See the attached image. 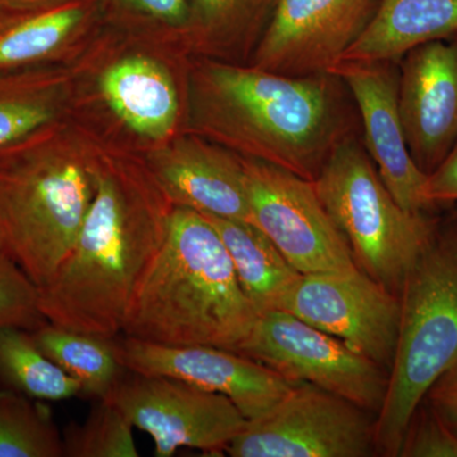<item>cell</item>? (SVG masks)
Here are the masks:
<instances>
[{
	"label": "cell",
	"instance_id": "1",
	"mask_svg": "<svg viewBox=\"0 0 457 457\" xmlns=\"http://www.w3.org/2000/svg\"><path fill=\"white\" fill-rule=\"evenodd\" d=\"M359 123L350 90L330 71L288 77L201 57L188 71L189 132L311 182Z\"/></svg>",
	"mask_w": 457,
	"mask_h": 457
},
{
	"label": "cell",
	"instance_id": "2",
	"mask_svg": "<svg viewBox=\"0 0 457 457\" xmlns=\"http://www.w3.org/2000/svg\"><path fill=\"white\" fill-rule=\"evenodd\" d=\"M174 206L145 156L101 147L97 189L71 253L40 290L50 323L121 335L132 295L161 252Z\"/></svg>",
	"mask_w": 457,
	"mask_h": 457
},
{
	"label": "cell",
	"instance_id": "3",
	"mask_svg": "<svg viewBox=\"0 0 457 457\" xmlns=\"http://www.w3.org/2000/svg\"><path fill=\"white\" fill-rule=\"evenodd\" d=\"M257 318L212 222L174 207L164 245L132 295L121 335L237 352Z\"/></svg>",
	"mask_w": 457,
	"mask_h": 457
},
{
	"label": "cell",
	"instance_id": "4",
	"mask_svg": "<svg viewBox=\"0 0 457 457\" xmlns=\"http://www.w3.org/2000/svg\"><path fill=\"white\" fill-rule=\"evenodd\" d=\"M101 147L64 117L0 149V251L38 288L77 240L97 189Z\"/></svg>",
	"mask_w": 457,
	"mask_h": 457
},
{
	"label": "cell",
	"instance_id": "5",
	"mask_svg": "<svg viewBox=\"0 0 457 457\" xmlns=\"http://www.w3.org/2000/svg\"><path fill=\"white\" fill-rule=\"evenodd\" d=\"M399 297L398 342L374 422L376 451L390 457L432 385L457 362V212L437 218Z\"/></svg>",
	"mask_w": 457,
	"mask_h": 457
},
{
	"label": "cell",
	"instance_id": "6",
	"mask_svg": "<svg viewBox=\"0 0 457 457\" xmlns=\"http://www.w3.org/2000/svg\"><path fill=\"white\" fill-rule=\"evenodd\" d=\"M314 186L357 267L399 295L437 218L400 206L359 137L337 147Z\"/></svg>",
	"mask_w": 457,
	"mask_h": 457
},
{
	"label": "cell",
	"instance_id": "7",
	"mask_svg": "<svg viewBox=\"0 0 457 457\" xmlns=\"http://www.w3.org/2000/svg\"><path fill=\"white\" fill-rule=\"evenodd\" d=\"M237 353L257 361L290 383H308L378 413L386 393L383 368L336 337L288 312L258 315Z\"/></svg>",
	"mask_w": 457,
	"mask_h": 457
},
{
	"label": "cell",
	"instance_id": "8",
	"mask_svg": "<svg viewBox=\"0 0 457 457\" xmlns=\"http://www.w3.org/2000/svg\"><path fill=\"white\" fill-rule=\"evenodd\" d=\"M366 411L315 385L296 383L266 414L246 420L227 453L233 457L371 456L374 423Z\"/></svg>",
	"mask_w": 457,
	"mask_h": 457
},
{
	"label": "cell",
	"instance_id": "9",
	"mask_svg": "<svg viewBox=\"0 0 457 457\" xmlns=\"http://www.w3.org/2000/svg\"><path fill=\"white\" fill-rule=\"evenodd\" d=\"M242 158L252 224L300 273L359 269L314 182L255 159Z\"/></svg>",
	"mask_w": 457,
	"mask_h": 457
},
{
	"label": "cell",
	"instance_id": "10",
	"mask_svg": "<svg viewBox=\"0 0 457 457\" xmlns=\"http://www.w3.org/2000/svg\"><path fill=\"white\" fill-rule=\"evenodd\" d=\"M104 400L153 438L156 457L173 456L180 447L227 453L246 423L227 396L168 376L126 370Z\"/></svg>",
	"mask_w": 457,
	"mask_h": 457
},
{
	"label": "cell",
	"instance_id": "11",
	"mask_svg": "<svg viewBox=\"0 0 457 457\" xmlns=\"http://www.w3.org/2000/svg\"><path fill=\"white\" fill-rule=\"evenodd\" d=\"M278 311L336 337L389 374L398 342L400 297L363 270L300 273Z\"/></svg>",
	"mask_w": 457,
	"mask_h": 457
},
{
	"label": "cell",
	"instance_id": "12",
	"mask_svg": "<svg viewBox=\"0 0 457 457\" xmlns=\"http://www.w3.org/2000/svg\"><path fill=\"white\" fill-rule=\"evenodd\" d=\"M114 348L129 371L168 376L221 394L246 420L266 414L294 386L257 361L212 345H161L117 336Z\"/></svg>",
	"mask_w": 457,
	"mask_h": 457
},
{
	"label": "cell",
	"instance_id": "13",
	"mask_svg": "<svg viewBox=\"0 0 457 457\" xmlns=\"http://www.w3.org/2000/svg\"><path fill=\"white\" fill-rule=\"evenodd\" d=\"M378 0H278L249 65L288 77L327 73L365 31Z\"/></svg>",
	"mask_w": 457,
	"mask_h": 457
},
{
	"label": "cell",
	"instance_id": "14",
	"mask_svg": "<svg viewBox=\"0 0 457 457\" xmlns=\"http://www.w3.org/2000/svg\"><path fill=\"white\" fill-rule=\"evenodd\" d=\"M329 71L350 90L363 146L394 198L409 212H432L423 197L427 176L411 159L400 119L399 62L342 60Z\"/></svg>",
	"mask_w": 457,
	"mask_h": 457
},
{
	"label": "cell",
	"instance_id": "15",
	"mask_svg": "<svg viewBox=\"0 0 457 457\" xmlns=\"http://www.w3.org/2000/svg\"><path fill=\"white\" fill-rule=\"evenodd\" d=\"M398 104L409 153L428 176L457 141V35L402 57Z\"/></svg>",
	"mask_w": 457,
	"mask_h": 457
},
{
	"label": "cell",
	"instance_id": "16",
	"mask_svg": "<svg viewBox=\"0 0 457 457\" xmlns=\"http://www.w3.org/2000/svg\"><path fill=\"white\" fill-rule=\"evenodd\" d=\"M144 156L174 207L252 224L240 155L188 131Z\"/></svg>",
	"mask_w": 457,
	"mask_h": 457
},
{
	"label": "cell",
	"instance_id": "17",
	"mask_svg": "<svg viewBox=\"0 0 457 457\" xmlns=\"http://www.w3.org/2000/svg\"><path fill=\"white\" fill-rule=\"evenodd\" d=\"M104 21L102 0L36 8L0 5V71L60 64Z\"/></svg>",
	"mask_w": 457,
	"mask_h": 457
},
{
	"label": "cell",
	"instance_id": "18",
	"mask_svg": "<svg viewBox=\"0 0 457 457\" xmlns=\"http://www.w3.org/2000/svg\"><path fill=\"white\" fill-rule=\"evenodd\" d=\"M99 98L140 139L162 144L176 135L182 101L163 62L134 53L114 60L98 78Z\"/></svg>",
	"mask_w": 457,
	"mask_h": 457
},
{
	"label": "cell",
	"instance_id": "19",
	"mask_svg": "<svg viewBox=\"0 0 457 457\" xmlns=\"http://www.w3.org/2000/svg\"><path fill=\"white\" fill-rule=\"evenodd\" d=\"M278 0H187L188 21L179 40L201 59L251 62Z\"/></svg>",
	"mask_w": 457,
	"mask_h": 457
},
{
	"label": "cell",
	"instance_id": "20",
	"mask_svg": "<svg viewBox=\"0 0 457 457\" xmlns=\"http://www.w3.org/2000/svg\"><path fill=\"white\" fill-rule=\"evenodd\" d=\"M456 35L457 0H378L365 31L339 62H399L420 45Z\"/></svg>",
	"mask_w": 457,
	"mask_h": 457
},
{
	"label": "cell",
	"instance_id": "21",
	"mask_svg": "<svg viewBox=\"0 0 457 457\" xmlns=\"http://www.w3.org/2000/svg\"><path fill=\"white\" fill-rule=\"evenodd\" d=\"M69 74L60 64L0 71V149L64 119Z\"/></svg>",
	"mask_w": 457,
	"mask_h": 457
},
{
	"label": "cell",
	"instance_id": "22",
	"mask_svg": "<svg viewBox=\"0 0 457 457\" xmlns=\"http://www.w3.org/2000/svg\"><path fill=\"white\" fill-rule=\"evenodd\" d=\"M204 216L220 236L233 262L237 281L258 315L278 311L286 291L296 281L300 272L251 222Z\"/></svg>",
	"mask_w": 457,
	"mask_h": 457
},
{
	"label": "cell",
	"instance_id": "23",
	"mask_svg": "<svg viewBox=\"0 0 457 457\" xmlns=\"http://www.w3.org/2000/svg\"><path fill=\"white\" fill-rule=\"evenodd\" d=\"M29 333L41 353L79 383L84 398L106 399L126 372L117 359L114 338L87 335L50 321Z\"/></svg>",
	"mask_w": 457,
	"mask_h": 457
},
{
	"label": "cell",
	"instance_id": "24",
	"mask_svg": "<svg viewBox=\"0 0 457 457\" xmlns=\"http://www.w3.org/2000/svg\"><path fill=\"white\" fill-rule=\"evenodd\" d=\"M0 390L57 402L80 396L75 378L47 359L29 330L0 327Z\"/></svg>",
	"mask_w": 457,
	"mask_h": 457
},
{
	"label": "cell",
	"instance_id": "25",
	"mask_svg": "<svg viewBox=\"0 0 457 457\" xmlns=\"http://www.w3.org/2000/svg\"><path fill=\"white\" fill-rule=\"evenodd\" d=\"M0 457H65L64 438L44 400L0 390Z\"/></svg>",
	"mask_w": 457,
	"mask_h": 457
},
{
	"label": "cell",
	"instance_id": "26",
	"mask_svg": "<svg viewBox=\"0 0 457 457\" xmlns=\"http://www.w3.org/2000/svg\"><path fill=\"white\" fill-rule=\"evenodd\" d=\"M132 427L116 405L97 400L83 423L62 433L65 457H137Z\"/></svg>",
	"mask_w": 457,
	"mask_h": 457
},
{
	"label": "cell",
	"instance_id": "27",
	"mask_svg": "<svg viewBox=\"0 0 457 457\" xmlns=\"http://www.w3.org/2000/svg\"><path fill=\"white\" fill-rule=\"evenodd\" d=\"M47 321L40 309L38 286L0 251V327L33 332Z\"/></svg>",
	"mask_w": 457,
	"mask_h": 457
},
{
	"label": "cell",
	"instance_id": "28",
	"mask_svg": "<svg viewBox=\"0 0 457 457\" xmlns=\"http://www.w3.org/2000/svg\"><path fill=\"white\" fill-rule=\"evenodd\" d=\"M107 21L117 26L149 27L179 40L188 21L187 0H102Z\"/></svg>",
	"mask_w": 457,
	"mask_h": 457
},
{
	"label": "cell",
	"instance_id": "29",
	"mask_svg": "<svg viewBox=\"0 0 457 457\" xmlns=\"http://www.w3.org/2000/svg\"><path fill=\"white\" fill-rule=\"evenodd\" d=\"M398 457H457V436L425 400L409 422Z\"/></svg>",
	"mask_w": 457,
	"mask_h": 457
},
{
	"label": "cell",
	"instance_id": "30",
	"mask_svg": "<svg viewBox=\"0 0 457 457\" xmlns=\"http://www.w3.org/2000/svg\"><path fill=\"white\" fill-rule=\"evenodd\" d=\"M423 197L428 209L457 204V141L449 154L427 176Z\"/></svg>",
	"mask_w": 457,
	"mask_h": 457
},
{
	"label": "cell",
	"instance_id": "31",
	"mask_svg": "<svg viewBox=\"0 0 457 457\" xmlns=\"http://www.w3.org/2000/svg\"><path fill=\"white\" fill-rule=\"evenodd\" d=\"M425 402L457 436V362L432 385Z\"/></svg>",
	"mask_w": 457,
	"mask_h": 457
},
{
	"label": "cell",
	"instance_id": "32",
	"mask_svg": "<svg viewBox=\"0 0 457 457\" xmlns=\"http://www.w3.org/2000/svg\"><path fill=\"white\" fill-rule=\"evenodd\" d=\"M74 2V0H0V5L17 8L47 7L60 3Z\"/></svg>",
	"mask_w": 457,
	"mask_h": 457
}]
</instances>
